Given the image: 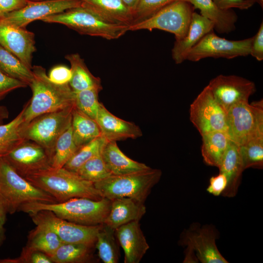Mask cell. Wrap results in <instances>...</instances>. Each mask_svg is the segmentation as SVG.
Returning <instances> with one entry per match:
<instances>
[{
	"mask_svg": "<svg viewBox=\"0 0 263 263\" xmlns=\"http://www.w3.org/2000/svg\"><path fill=\"white\" fill-rule=\"evenodd\" d=\"M111 201V209L104 224L114 230L132 221H139L146 212L144 203L131 198H116Z\"/></svg>",
	"mask_w": 263,
	"mask_h": 263,
	"instance_id": "44dd1931",
	"label": "cell"
},
{
	"mask_svg": "<svg viewBox=\"0 0 263 263\" xmlns=\"http://www.w3.org/2000/svg\"><path fill=\"white\" fill-rule=\"evenodd\" d=\"M194 12L193 6L186 0L173 2L150 17L129 26V31L158 29L174 35L175 40L186 35Z\"/></svg>",
	"mask_w": 263,
	"mask_h": 263,
	"instance_id": "52a82bcc",
	"label": "cell"
},
{
	"mask_svg": "<svg viewBox=\"0 0 263 263\" xmlns=\"http://www.w3.org/2000/svg\"><path fill=\"white\" fill-rule=\"evenodd\" d=\"M77 149L74 141L71 125L60 135L55 144L51 167L54 169L63 168Z\"/></svg>",
	"mask_w": 263,
	"mask_h": 263,
	"instance_id": "836d02e7",
	"label": "cell"
},
{
	"mask_svg": "<svg viewBox=\"0 0 263 263\" xmlns=\"http://www.w3.org/2000/svg\"><path fill=\"white\" fill-rule=\"evenodd\" d=\"M103 136L108 141L128 138L136 139L142 136L139 127L135 123L117 117L100 103L96 119Z\"/></svg>",
	"mask_w": 263,
	"mask_h": 263,
	"instance_id": "d6986e66",
	"label": "cell"
},
{
	"mask_svg": "<svg viewBox=\"0 0 263 263\" xmlns=\"http://www.w3.org/2000/svg\"><path fill=\"white\" fill-rule=\"evenodd\" d=\"M7 213L6 209L0 199V246L5 238L4 225L6 221Z\"/></svg>",
	"mask_w": 263,
	"mask_h": 263,
	"instance_id": "7dc6e473",
	"label": "cell"
},
{
	"mask_svg": "<svg viewBox=\"0 0 263 263\" xmlns=\"http://www.w3.org/2000/svg\"><path fill=\"white\" fill-rule=\"evenodd\" d=\"M0 71L12 78L20 80L28 86L33 78L32 69L17 57L0 45Z\"/></svg>",
	"mask_w": 263,
	"mask_h": 263,
	"instance_id": "d6a6232c",
	"label": "cell"
},
{
	"mask_svg": "<svg viewBox=\"0 0 263 263\" xmlns=\"http://www.w3.org/2000/svg\"><path fill=\"white\" fill-rule=\"evenodd\" d=\"M65 57L71 64L72 77L69 84L74 92L94 88H102L100 78L91 73L78 54H69Z\"/></svg>",
	"mask_w": 263,
	"mask_h": 263,
	"instance_id": "4316f807",
	"label": "cell"
},
{
	"mask_svg": "<svg viewBox=\"0 0 263 263\" xmlns=\"http://www.w3.org/2000/svg\"><path fill=\"white\" fill-rule=\"evenodd\" d=\"M100 260L104 263H117L119 249L115 235V230L103 224L98 231L95 244Z\"/></svg>",
	"mask_w": 263,
	"mask_h": 263,
	"instance_id": "1f68e13d",
	"label": "cell"
},
{
	"mask_svg": "<svg viewBox=\"0 0 263 263\" xmlns=\"http://www.w3.org/2000/svg\"><path fill=\"white\" fill-rule=\"evenodd\" d=\"M1 263H52L50 258L45 253L25 247L18 258L0 260Z\"/></svg>",
	"mask_w": 263,
	"mask_h": 263,
	"instance_id": "ab89813d",
	"label": "cell"
},
{
	"mask_svg": "<svg viewBox=\"0 0 263 263\" xmlns=\"http://www.w3.org/2000/svg\"><path fill=\"white\" fill-rule=\"evenodd\" d=\"M216 238L210 226L200 227L194 224L183 232L180 242L187 246L188 252H194L202 263H227L216 246Z\"/></svg>",
	"mask_w": 263,
	"mask_h": 263,
	"instance_id": "2e32d148",
	"label": "cell"
},
{
	"mask_svg": "<svg viewBox=\"0 0 263 263\" xmlns=\"http://www.w3.org/2000/svg\"><path fill=\"white\" fill-rule=\"evenodd\" d=\"M28 2L27 0H0V19L22 8Z\"/></svg>",
	"mask_w": 263,
	"mask_h": 263,
	"instance_id": "bcb514c9",
	"label": "cell"
},
{
	"mask_svg": "<svg viewBox=\"0 0 263 263\" xmlns=\"http://www.w3.org/2000/svg\"><path fill=\"white\" fill-rule=\"evenodd\" d=\"M101 155L112 175H124L150 168L144 163L128 157L119 148L116 141H107L101 150Z\"/></svg>",
	"mask_w": 263,
	"mask_h": 263,
	"instance_id": "603a6c76",
	"label": "cell"
},
{
	"mask_svg": "<svg viewBox=\"0 0 263 263\" xmlns=\"http://www.w3.org/2000/svg\"><path fill=\"white\" fill-rule=\"evenodd\" d=\"M190 120L201 135L227 131V112L207 86L190 105Z\"/></svg>",
	"mask_w": 263,
	"mask_h": 263,
	"instance_id": "30bf717a",
	"label": "cell"
},
{
	"mask_svg": "<svg viewBox=\"0 0 263 263\" xmlns=\"http://www.w3.org/2000/svg\"><path fill=\"white\" fill-rule=\"evenodd\" d=\"M214 3L223 10H229L238 8L246 10L252 7L254 4L246 0H212Z\"/></svg>",
	"mask_w": 263,
	"mask_h": 263,
	"instance_id": "f6af8a7d",
	"label": "cell"
},
{
	"mask_svg": "<svg viewBox=\"0 0 263 263\" xmlns=\"http://www.w3.org/2000/svg\"><path fill=\"white\" fill-rule=\"evenodd\" d=\"M48 77L55 84L63 85L68 84L72 77L71 69L64 65H58L53 67L50 71Z\"/></svg>",
	"mask_w": 263,
	"mask_h": 263,
	"instance_id": "b9f144b4",
	"label": "cell"
},
{
	"mask_svg": "<svg viewBox=\"0 0 263 263\" xmlns=\"http://www.w3.org/2000/svg\"><path fill=\"white\" fill-rule=\"evenodd\" d=\"M102 89L94 88L75 92V107L96 120L100 104L98 94Z\"/></svg>",
	"mask_w": 263,
	"mask_h": 263,
	"instance_id": "8d00e7d4",
	"label": "cell"
},
{
	"mask_svg": "<svg viewBox=\"0 0 263 263\" xmlns=\"http://www.w3.org/2000/svg\"><path fill=\"white\" fill-rule=\"evenodd\" d=\"M80 0L82 5L108 22L128 26L133 23V14L122 0Z\"/></svg>",
	"mask_w": 263,
	"mask_h": 263,
	"instance_id": "cb8c5ba5",
	"label": "cell"
},
{
	"mask_svg": "<svg viewBox=\"0 0 263 263\" xmlns=\"http://www.w3.org/2000/svg\"><path fill=\"white\" fill-rule=\"evenodd\" d=\"M75 106L46 113L35 118L27 124L24 136L47 150L51 154L60 135L72 123V112Z\"/></svg>",
	"mask_w": 263,
	"mask_h": 263,
	"instance_id": "9c48e42d",
	"label": "cell"
},
{
	"mask_svg": "<svg viewBox=\"0 0 263 263\" xmlns=\"http://www.w3.org/2000/svg\"><path fill=\"white\" fill-rule=\"evenodd\" d=\"M108 141L103 136H99L80 147L65 164L63 168L76 172L87 161L101 153Z\"/></svg>",
	"mask_w": 263,
	"mask_h": 263,
	"instance_id": "e575fe53",
	"label": "cell"
},
{
	"mask_svg": "<svg viewBox=\"0 0 263 263\" xmlns=\"http://www.w3.org/2000/svg\"><path fill=\"white\" fill-rule=\"evenodd\" d=\"M24 107L11 122L0 125V157L3 156L26 140L24 131L27 125L23 113Z\"/></svg>",
	"mask_w": 263,
	"mask_h": 263,
	"instance_id": "f1b7e54d",
	"label": "cell"
},
{
	"mask_svg": "<svg viewBox=\"0 0 263 263\" xmlns=\"http://www.w3.org/2000/svg\"><path fill=\"white\" fill-rule=\"evenodd\" d=\"M36 225L50 228L63 243L83 244L94 245L102 225H82L60 218L50 210H40L29 214Z\"/></svg>",
	"mask_w": 263,
	"mask_h": 263,
	"instance_id": "8fae6325",
	"label": "cell"
},
{
	"mask_svg": "<svg viewBox=\"0 0 263 263\" xmlns=\"http://www.w3.org/2000/svg\"><path fill=\"white\" fill-rule=\"evenodd\" d=\"M23 178L51 168V154L39 144L25 140L3 156Z\"/></svg>",
	"mask_w": 263,
	"mask_h": 263,
	"instance_id": "4fadbf2b",
	"label": "cell"
},
{
	"mask_svg": "<svg viewBox=\"0 0 263 263\" xmlns=\"http://www.w3.org/2000/svg\"><path fill=\"white\" fill-rule=\"evenodd\" d=\"M41 20L63 24L79 34L108 40L120 38L129 31V26L108 22L82 5L50 16Z\"/></svg>",
	"mask_w": 263,
	"mask_h": 263,
	"instance_id": "8992f818",
	"label": "cell"
},
{
	"mask_svg": "<svg viewBox=\"0 0 263 263\" xmlns=\"http://www.w3.org/2000/svg\"><path fill=\"white\" fill-rule=\"evenodd\" d=\"M80 0H43L28 1L22 8L0 19L15 26L25 28L30 23L81 5Z\"/></svg>",
	"mask_w": 263,
	"mask_h": 263,
	"instance_id": "9a60e30c",
	"label": "cell"
},
{
	"mask_svg": "<svg viewBox=\"0 0 263 263\" xmlns=\"http://www.w3.org/2000/svg\"><path fill=\"white\" fill-rule=\"evenodd\" d=\"M24 178L50 194L59 203L74 198L83 197L93 200L103 198L94 183L63 167L59 169L51 167Z\"/></svg>",
	"mask_w": 263,
	"mask_h": 263,
	"instance_id": "3957f363",
	"label": "cell"
},
{
	"mask_svg": "<svg viewBox=\"0 0 263 263\" xmlns=\"http://www.w3.org/2000/svg\"><path fill=\"white\" fill-rule=\"evenodd\" d=\"M0 199L7 213L11 214L24 204L57 202L50 194L18 174L2 157H0Z\"/></svg>",
	"mask_w": 263,
	"mask_h": 263,
	"instance_id": "277c9868",
	"label": "cell"
},
{
	"mask_svg": "<svg viewBox=\"0 0 263 263\" xmlns=\"http://www.w3.org/2000/svg\"><path fill=\"white\" fill-rule=\"evenodd\" d=\"M127 7L132 12V14L135 10L140 0H122Z\"/></svg>",
	"mask_w": 263,
	"mask_h": 263,
	"instance_id": "c3c4849f",
	"label": "cell"
},
{
	"mask_svg": "<svg viewBox=\"0 0 263 263\" xmlns=\"http://www.w3.org/2000/svg\"><path fill=\"white\" fill-rule=\"evenodd\" d=\"M28 1H40L43 0H27Z\"/></svg>",
	"mask_w": 263,
	"mask_h": 263,
	"instance_id": "816d5d0a",
	"label": "cell"
},
{
	"mask_svg": "<svg viewBox=\"0 0 263 263\" xmlns=\"http://www.w3.org/2000/svg\"><path fill=\"white\" fill-rule=\"evenodd\" d=\"M227 179V186L221 195L233 197L238 192L244 169L239 146L230 140L228 148L218 168Z\"/></svg>",
	"mask_w": 263,
	"mask_h": 263,
	"instance_id": "7402d4cb",
	"label": "cell"
},
{
	"mask_svg": "<svg viewBox=\"0 0 263 263\" xmlns=\"http://www.w3.org/2000/svg\"><path fill=\"white\" fill-rule=\"evenodd\" d=\"M94 248V245L83 244L62 243L50 259L55 263L92 262Z\"/></svg>",
	"mask_w": 263,
	"mask_h": 263,
	"instance_id": "f546056e",
	"label": "cell"
},
{
	"mask_svg": "<svg viewBox=\"0 0 263 263\" xmlns=\"http://www.w3.org/2000/svg\"><path fill=\"white\" fill-rule=\"evenodd\" d=\"M227 183V179L225 174L219 172L218 175L210 178L207 191L214 196H220L226 188Z\"/></svg>",
	"mask_w": 263,
	"mask_h": 263,
	"instance_id": "7bdbcfd3",
	"label": "cell"
},
{
	"mask_svg": "<svg viewBox=\"0 0 263 263\" xmlns=\"http://www.w3.org/2000/svg\"><path fill=\"white\" fill-rule=\"evenodd\" d=\"M9 116V112L4 106L0 105V125L3 124L4 119L8 118Z\"/></svg>",
	"mask_w": 263,
	"mask_h": 263,
	"instance_id": "681fc988",
	"label": "cell"
},
{
	"mask_svg": "<svg viewBox=\"0 0 263 263\" xmlns=\"http://www.w3.org/2000/svg\"><path fill=\"white\" fill-rule=\"evenodd\" d=\"M161 176V170L150 168L124 175H111L94 185L103 197L111 200L128 197L144 203Z\"/></svg>",
	"mask_w": 263,
	"mask_h": 263,
	"instance_id": "5b68a950",
	"label": "cell"
},
{
	"mask_svg": "<svg viewBox=\"0 0 263 263\" xmlns=\"http://www.w3.org/2000/svg\"><path fill=\"white\" fill-rule=\"evenodd\" d=\"M71 127L74 141L78 148L102 135L96 121L75 107L72 112Z\"/></svg>",
	"mask_w": 263,
	"mask_h": 263,
	"instance_id": "83f0119b",
	"label": "cell"
},
{
	"mask_svg": "<svg viewBox=\"0 0 263 263\" xmlns=\"http://www.w3.org/2000/svg\"><path fill=\"white\" fill-rule=\"evenodd\" d=\"M178 0H140L133 14L132 24L150 17L165 6Z\"/></svg>",
	"mask_w": 263,
	"mask_h": 263,
	"instance_id": "f35d334b",
	"label": "cell"
},
{
	"mask_svg": "<svg viewBox=\"0 0 263 263\" xmlns=\"http://www.w3.org/2000/svg\"><path fill=\"white\" fill-rule=\"evenodd\" d=\"M250 55L258 61L263 60V22L261 23L258 32L252 37Z\"/></svg>",
	"mask_w": 263,
	"mask_h": 263,
	"instance_id": "ee69618b",
	"label": "cell"
},
{
	"mask_svg": "<svg viewBox=\"0 0 263 263\" xmlns=\"http://www.w3.org/2000/svg\"><path fill=\"white\" fill-rule=\"evenodd\" d=\"M201 136V153L204 162L208 166L219 168L230 141L227 133L214 131Z\"/></svg>",
	"mask_w": 263,
	"mask_h": 263,
	"instance_id": "484cf974",
	"label": "cell"
},
{
	"mask_svg": "<svg viewBox=\"0 0 263 263\" xmlns=\"http://www.w3.org/2000/svg\"><path fill=\"white\" fill-rule=\"evenodd\" d=\"M112 201L103 197L99 200L74 198L63 202H31L22 205L19 210L28 214L50 210L65 220L85 225L104 223L111 207Z\"/></svg>",
	"mask_w": 263,
	"mask_h": 263,
	"instance_id": "7a4b0ae2",
	"label": "cell"
},
{
	"mask_svg": "<svg viewBox=\"0 0 263 263\" xmlns=\"http://www.w3.org/2000/svg\"><path fill=\"white\" fill-rule=\"evenodd\" d=\"M115 235L124 252V263H139L150 248L139 221L119 226Z\"/></svg>",
	"mask_w": 263,
	"mask_h": 263,
	"instance_id": "ac0fdd59",
	"label": "cell"
},
{
	"mask_svg": "<svg viewBox=\"0 0 263 263\" xmlns=\"http://www.w3.org/2000/svg\"><path fill=\"white\" fill-rule=\"evenodd\" d=\"M253 3H258L263 9V0H246Z\"/></svg>",
	"mask_w": 263,
	"mask_h": 263,
	"instance_id": "f907efd6",
	"label": "cell"
},
{
	"mask_svg": "<svg viewBox=\"0 0 263 263\" xmlns=\"http://www.w3.org/2000/svg\"><path fill=\"white\" fill-rule=\"evenodd\" d=\"M227 134L241 146L263 136V102L238 103L227 111Z\"/></svg>",
	"mask_w": 263,
	"mask_h": 263,
	"instance_id": "ba28073f",
	"label": "cell"
},
{
	"mask_svg": "<svg viewBox=\"0 0 263 263\" xmlns=\"http://www.w3.org/2000/svg\"><path fill=\"white\" fill-rule=\"evenodd\" d=\"M240 155L244 169L263 167V136L252 139L239 146Z\"/></svg>",
	"mask_w": 263,
	"mask_h": 263,
	"instance_id": "d590c367",
	"label": "cell"
},
{
	"mask_svg": "<svg viewBox=\"0 0 263 263\" xmlns=\"http://www.w3.org/2000/svg\"><path fill=\"white\" fill-rule=\"evenodd\" d=\"M76 173L82 178L94 183L112 175L107 169L101 153L87 161Z\"/></svg>",
	"mask_w": 263,
	"mask_h": 263,
	"instance_id": "74e56055",
	"label": "cell"
},
{
	"mask_svg": "<svg viewBox=\"0 0 263 263\" xmlns=\"http://www.w3.org/2000/svg\"><path fill=\"white\" fill-rule=\"evenodd\" d=\"M252 37L231 40L218 36L213 31L207 34L189 52L187 59L197 62L207 57L232 59L250 55Z\"/></svg>",
	"mask_w": 263,
	"mask_h": 263,
	"instance_id": "7c38bea8",
	"label": "cell"
},
{
	"mask_svg": "<svg viewBox=\"0 0 263 263\" xmlns=\"http://www.w3.org/2000/svg\"><path fill=\"white\" fill-rule=\"evenodd\" d=\"M207 86L226 112L238 103L248 102L256 91L253 81L235 75H220L212 79Z\"/></svg>",
	"mask_w": 263,
	"mask_h": 263,
	"instance_id": "5bb4252c",
	"label": "cell"
},
{
	"mask_svg": "<svg viewBox=\"0 0 263 263\" xmlns=\"http://www.w3.org/2000/svg\"><path fill=\"white\" fill-rule=\"evenodd\" d=\"M27 86L24 82L10 77L0 71V101L12 91Z\"/></svg>",
	"mask_w": 263,
	"mask_h": 263,
	"instance_id": "60d3db41",
	"label": "cell"
},
{
	"mask_svg": "<svg viewBox=\"0 0 263 263\" xmlns=\"http://www.w3.org/2000/svg\"><path fill=\"white\" fill-rule=\"evenodd\" d=\"M195 9H198L200 15L212 21L214 29L220 34H228L235 29L238 19L236 13L232 9L223 10L212 0H185Z\"/></svg>",
	"mask_w": 263,
	"mask_h": 263,
	"instance_id": "d4e9b609",
	"label": "cell"
},
{
	"mask_svg": "<svg viewBox=\"0 0 263 263\" xmlns=\"http://www.w3.org/2000/svg\"><path fill=\"white\" fill-rule=\"evenodd\" d=\"M213 30L212 21L194 12L186 35L182 39L175 40L171 50L172 57L175 63L178 64L185 61L190 50Z\"/></svg>",
	"mask_w": 263,
	"mask_h": 263,
	"instance_id": "ffe728a7",
	"label": "cell"
},
{
	"mask_svg": "<svg viewBox=\"0 0 263 263\" xmlns=\"http://www.w3.org/2000/svg\"><path fill=\"white\" fill-rule=\"evenodd\" d=\"M0 45L32 69L33 54L37 50L34 33L0 19Z\"/></svg>",
	"mask_w": 263,
	"mask_h": 263,
	"instance_id": "e0dca14e",
	"label": "cell"
},
{
	"mask_svg": "<svg viewBox=\"0 0 263 263\" xmlns=\"http://www.w3.org/2000/svg\"><path fill=\"white\" fill-rule=\"evenodd\" d=\"M36 225L29 234L26 247L41 251L50 258L63 243L48 227L43 225Z\"/></svg>",
	"mask_w": 263,
	"mask_h": 263,
	"instance_id": "4dcf8cb0",
	"label": "cell"
},
{
	"mask_svg": "<svg viewBox=\"0 0 263 263\" xmlns=\"http://www.w3.org/2000/svg\"><path fill=\"white\" fill-rule=\"evenodd\" d=\"M32 70L33 78L29 86L32 96L24 106L23 117L26 123L41 114L75 106V92L69 83H54L41 66H32Z\"/></svg>",
	"mask_w": 263,
	"mask_h": 263,
	"instance_id": "6da1fadb",
	"label": "cell"
}]
</instances>
